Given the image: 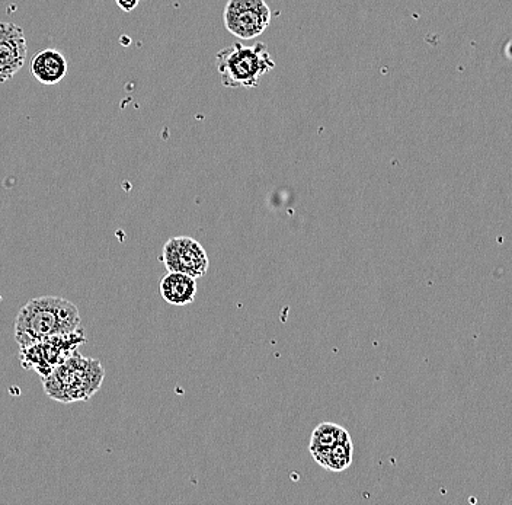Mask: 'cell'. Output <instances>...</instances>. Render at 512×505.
Segmentation results:
<instances>
[{"label": "cell", "instance_id": "obj_1", "mask_svg": "<svg viewBox=\"0 0 512 505\" xmlns=\"http://www.w3.org/2000/svg\"><path fill=\"white\" fill-rule=\"evenodd\" d=\"M80 328L78 306L62 297H35L16 316L15 340L22 348L48 338L75 334Z\"/></svg>", "mask_w": 512, "mask_h": 505}, {"label": "cell", "instance_id": "obj_2", "mask_svg": "<svg viewBox=\"0 0 512 505\" xmlns=\"http://www.w3.org/2000/svg\"><path fill=\"white\" fill-rule=\"evenodd\" d=\"M104 377V367L98 360L80 356L76 351L41 380L48 398L70 404L91 399L101 389Z\"/></svg>", "mask_w": 512, "mask_h": 505}, {"label": "cell", "instance_id": "obj_3", "mask_svg": "<svg viewBox=\"0 0 512 505\" xmlns=\"http://www.w3.org/2000/svg\"><path fill=\"white\" fill-rule=\"evenodd\" d=\"M216 66L224 88H256L262 76L275 69L267 44L243 46L235 43L224 47L216 57Z\"/></svg>", "mask_w": 512, "mask_h": 505}, {"label": "cell", "instance_id": "obj_4", "mask_svg": "<svg viewBox=\"0 0 512 505\" xmlns=\"http://www.w3.org/2000/svg\"><path fill=\"white\" fill-rule=\"evenodd\" d=\"M85 341V334L80 328L75 334L48 338V340L22 347L19 360L25 370H34L41 376V379H44L60 364L72 357L78 351L79 345Z\"/></svg>", "mask_w": 512, "mask_h": 505}, {"label": "cell", "instance_id": "obj_5", "mask_svg": "<svg viewBox=\"0 0 512 505\" xmlns=\"http://www.w3.org/2000/svg\"><path fill=\"white\" fill-rule=\"evenodd\" d=\"M272 12L265 0H227L223 22L239 40H254L270 27Z\"/></svg>", "mask_w": 512, "mask_h": 505}, {"label": "cell", "instance_id": "obj_6", "mask_svg": "<svg viewBox=\"0 0 512 505\" xmlns=\"http://www.w3.org/2000/svg\"><path fill=\"white\" fill-rule=\"evenodd\" d=\"M160 260L165 264L166 270L190 274L195 278L206 276L210 267L206 249L190 236L169 239L163 246Z\"/></svg>", "mask_w": 512, "mask_h": 505}, {"label": "cell", "instance_id": "obj_7", "mask_svg": "<svg viewBox=\"0 0 512 505\" xmlns=\"http://www.w3.org/2000/svg\"><path fill=\"white\" fill-rule=\"evenodd\" d=\"M27 53L24 30L12 22H0V83L15 78L25 65Z\"/></svg>", "mask_w": 512, "mask_h": 505}, {"label": "cell", "instance_id": "obj_8", "mask_svg": "<svg viewBox=\"0 0 512 505\" xmlns=\"http://www.w3.org/2000/svg\"><path fill=\"white\" fill-rule=\"evenodd\" d=\"M67 60L62 51L47 49L38 51L31 60V73L43 85H57L66 78Z\"/></svg>", "mask_w": 512, "mask_h": 505}, {"label": "cell", "instance_id": "obj_9", "mask_svg": "<svg viewBox=\"0 0 512 505\" xmlns=\"http://www.w3.org/2000/svg\"><path fill=\"white\" fill-rule=\"evenodd\" d=\"M160 296L172 306L190 305L197 296V278L190 274L168 271L159 283Z\"/></svg>", "mask_w": 512, "mask_h": 505}, {"label": "cell", "instance_id": "obj_10", "mask_svg": "<svg viewBox=\"0 0 512 505\" xmlns=\"http://www.w3.org/2000/svg\"><path fill=\"white\" fill-rule=\"evenodd\" d=\"M313 459L318 465L329 472H342L350 468L354 459V444L352 440L342 441L331 449L312 452Z\"/></svg>", "mask_w": 512, "mask_h": 505}, {"label": "cell", "instance_id": "obj_11", "mask_svg": "<svg viewBox=\"0 0 512 505\" xmlns=\"http://www.w3.org/2000/svg\"><path fill=\"white\" fill-rule=\"evenodd\" d=\"M347 440H351V436L344 427L334 423H322L313 430L312 436H310L309 450L312 453L331 449L336 444Z\"/></svg>", "mask_w": 512, "mask_h": 505}, {"label": "cell", "instance_id": "obj_12", "mask_svg": "<svg viewBox=\"0 0 512 505\" xmlns=\"http://www.w3.org/2000/svg\"><path fill=\"white\" fill-rule=\"evenodd\" d=\"M115 2H117L118 8H120L121 11L131 12L137 8L140 0H115Z\"/></svg>", "mask_w": 512, "mask_h": 505}]
</instances>
